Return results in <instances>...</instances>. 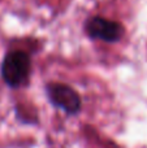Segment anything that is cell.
Listing matches in <instances>:
<instances>
[{
	"instance_id": "cell-3",
	"label": "cell",
	"mask_w": 147,
	"mask_h": 148,
	"mask_svg": "<svg viewBox=\"0 0 147 148\" xmlns=\"http://www.w3.org/2000/svg\"><path fill=\"white\" fill-rule=\"evenodd\" d=\"M83 31L93 40L106 43H117L125 35V27L116 20H109L103 16H91L83 22Z\"/></svg>"
},
{
	"instance_id": "cell-2",
	"label": "cell",
	"mask_w": 147,
	"mask_h": 148,
	"mask_svg": "<svg viewBox=\"0 0 147 148\" xmlns=\"http://www.w3.org/2000/svg\"><path fill=\"white\" fill-rule=\"evenodd\" d=\"M44 92L49 104L61 109L68 116H76L82 109L81 95L73 87L61 82H48L44 84Z\"/></svg>"
},
{
	"instance_id": "cell-1",
	"label": "cell",
	"mask_w": 147,
	"mask_h": 148,
	"mask_svg": "<svg viewBox=\"0 0 147 148\" xmlns=\"http://www.w3.org/2000/svg\"><path fill=\"white\" fill-rule=\"evenodd\" d=\"M33 73L31 56L22 49H12L5 53L0 65V75L8 87L22 88L30 83Z\"/></svg>"
}]
</instances>
